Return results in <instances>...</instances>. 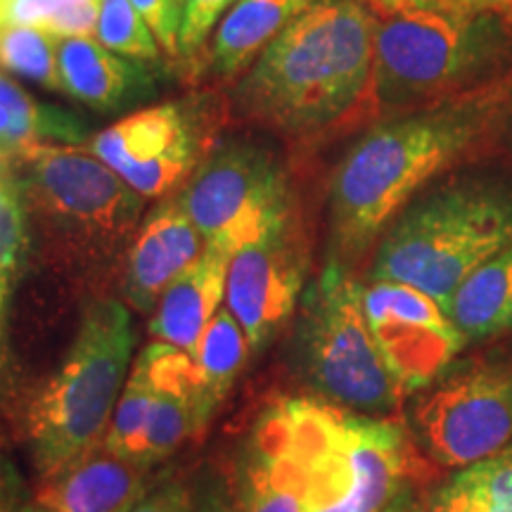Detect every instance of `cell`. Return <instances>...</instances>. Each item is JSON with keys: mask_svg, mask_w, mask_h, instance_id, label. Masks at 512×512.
<instances>
[{"mask_svg": "<svg viewBox=\"0 0 512 512\" xmlns=\"http://www.w3.org/2000/svg\"><path fill=\"white\" fill-rule=\"evenodd\" d=\"M512 131V67L470 91L377 121L330 181V259L351 268L434 178L491 157Z\"/></svg>", "mask_w": 512, "mask_h": 512, "instance_id": "1", "label": "cell"}, {"mask_svg": "<svg viewBox=\"0 0 512 512\" xmlns=\"http://www.w3.org/2000/svg\"><path fill=\"white\" fill-rule=\"evenodd\" d=\"M373 36L366 3L318 0L264 48L235 88V105L292 138L373 126Z\"/></svg>", "mask_w": 512, "mask_h": 512, "instance_id": "2", "label": "cell"}, {"mask_svg": "<svg viewBox=\"0 0 512 512\" xmlns=\"http://www.w3.org/2000/svg\"><path fill=\"white\" fill-rule=\"evenodd\" d=\"M261 420L297 470L304 512H382L425 477L413 434L392 418L299 396Z\"/></svg>", "mask_w": 512, "mask_h": 512, "instance_id": "3", "label": "cell"}, {"mask_svg": "<svg viewBox=\"0 0 512 512\" xmlns=\"http://www.w3.org/2000/svg\"><path fill=\"white\" fill-rule=\"evenodd\" d=\"M510 67L512 24L503 17L382 12L373 36L375 124L470 91Z\"/></svg>", "mask_w": 512, "mask_h": 512, "instance_id": "4", "label": "cell"}, {"mask_svg": "<svg viewBox=\"0 0 512 512\" xmlns=\"http://www.w3.org/2000/svg\"><path fill=\"white\" fill-rule=\"evenodd\" d=\"M136 330L131 313L112 297L83 306L79 330L62 366L29 403L27 444L38 477L50 479L93 456L124 392Z\"/></svg>", "mask_w": 512, "mask_h": 512, "instance_id": "5", "label": "cell"}, {"mask_svg": "<svg viewBox=\"0 0 512 512\" xmlns=\"http://www.w3.org/2000/svg\"><path fill=\"white\" fill-rule=\"evenodd\" d=\"M512 245V192L467 181L408 204L377 240L370 280L401 283L448 309L453 292L486 259Z\"/></svg>", "mask_w": 512, "mask_h": 512, "instance_id": "6", "label": "cell"}, {"mask_svg": "<svg viewBox=\"0 0 512 512\" xmlns=\"http://www.w3.org/2000/svg\"><path fill=\"white\" fill-rule=\"evenodd\" d=\"M22 159L17 183L29 219L57 256L81 271L110 268L136 238L143 195L93 152L34 145Z\"/></svg>", "mask_w": 512, "mask_h": 512, "instance_id": "7", "label": "cell"}, {"mask_svg": "<svg viewBox=\"0 0 512 512\" xmlns=\"http://www.w3.org/2000/svg\"><path fill=\"white\" fill-rule=\"evenodd\" d=\"M297 363L320 399L349 411L392 418L406 399L370 332L363 285L335 261L325 264L304 297Z\"/></svg>", "mask_w": 512, "mask_h": 512, "instance_id": "8", "label": "cell"}, {"mask_svg": "<svg viewBox=\"0 0 512 512\" xmlns=\"http://www.w3.org/2000/svg\"><path fill=\"white\" fill-rule=\"evenodd\" d=\"M420 453L446 470L512 444V358H482L422 389L411 413Z\"/></svg>", "mask_w": 512, "mask_h": 512, "instance_id": "9", "label": "cell"}, {"mask_svg": "<svg viewBox=\"0 0 512 512\" xmlns=\"http://www.w3.org/2000/svg\"><path fill=\"white\" fill-rule=\"evenodd\" d=\"M204 245L235 254L294 216L290 181L271 152L228 145L214 152L178 200Z\"/></svg>", "mask_w": 512, "mask_h": 512, "instance_id": "10", "label": "cell"}, {"mask_svg": "<svg viewBox=\"0 0 512 512\" xmlns=\"http://www.w3.org/2000/svg\"><path fill=\"white\" fill-rule=\"evenodd\" d=\"M363 311L389 373L406 396L441 380L467 347L448 313L415 287L370 280L363 285Z\"/></svg>", "mask_w": 512, "mask_h": 512, "instance_id": "11", "label": "cell"}, {"mask_svg": "<svg viewBox=\"0 0 512 512\" xmlns=\"http://www.w3.org/2000/svg\"><path fill=\"white\" fill-rule=\"evenodd\" d=\"M306 271V247L297 214L283 226L233 254L228 266L226 304L249 339V349H266L297 309Z\"/></svg>", "mask_w": 512, "mask_h": 512, "instance_id": "12", "label": "cell"}, {"mask_svg": "<svg viewBox=\"0 0 512 512\" xmlns=\"http://www.w3.org/2000/svg\"><path fill=\"white\" fill-rule=\"evenodd\" d=\"M204 238L178 204L147 216L126 249L124 297L133 309L155 311L159 297L204 254Z\"/></svg>", "mask_w": 512, "mask_h": 512, "instance_id": "13", "label": "cell"}, {"mask_svg": "<svg viewBox=\"0 0 512 512\" xmlns=\"http://www.w3.org/2000/svg\"><path fill=\"white\" fill-rule=\"evenodd\" d=\"M152 467L128 463L100 448L43 479L22 512H128L152 486Z\"/></svg>", "mask_w": 512, "mask_h": 512, "instance_id": "14", "label": "cell"}, {"mask_svg": "<svg viewBox=\"0 0 512 512\" xmlns=\"http://www.w3.org/2000/svg\"><path fill=\"white\" fill-rule=\"evenodd\" d=\"M233 254L204 247V254L166 287L150 320L155 342L171 344L192 354L226 297L228 266Z\"/></svg>", "mask_w": 512, "mask_h": 512, "instance_id": "15", "label": "cell"}, {"mask_svg": "<svg viewBox=\"0 0 512 512\" xmlns=\"http://www.w3.org/2000/svg\"><path fill=\"white\" fill-rule=\"evenodd\" d=\"M62 93L93 110H117L145 93V72L93 38H57Z\"/></svg>", "mask_w": 512, "mask_h": 512, "instance_id": "16", "label": "cell"}, {"mask_svg": "<svg viewBox=\"0 0 512 512\" xmlns=\"http://www.w3.org/2000/svg\"><path fill=\"white\" fill-rule=\"evenodd\" d=\"M230 479L240 512H304L297 470L261 418Z\"/></svg>", "mask_w": 512, "mask_h": 512, "instance_id": "17", "label": "cell"}, {"mask_svg": "<svg viewBox=\"0 0 512 512\" xmlns=\"http://www.w3.org/2000/svg\"><path fill=\"white\" fill-rule=\"evenodd\" d=\"M446 313L465 344L512 332V245L467 275Z\"/></svg>", "mask_w": 512, "mask_h": 512, "instance_id": "18", "label": "cell"}, {"mask_svg": "<svg viewBox=\"0 0 512 512\" xmlns=\"http://www.w3.org/2000/svg\"><path fill=\"white\" fill-rule=\"evenodd\" d=\"M313 3L318 0H238L211 43V67L223 76L242 74Z\"/></svg>", "mask_w": 512, "mask_h": 512, "instance_id": "19", "label": "cell"}, {"mask_svg": "<svg viewBox=\"0 0 512 512\" xmlns=\"http://www.w3.org/2000/svg\"><path fill=\"white\" fill-rule=\"evenodd\" d=\"M188 136L176 105L131 114L93 138L91 152L119 176L138 169Z\"/></svg>", "mask_w": 512, "mask_h": 512, "instance_id": "20", "label": "cell"}, {"mask_svg": "<svg viewBox=\"0 0 512 512\" xmlns=\"http://www.w3.org/2000/svg\"><path fill=\"white\" fill-rule=\"evenodd\" d=\"M427 512H512V444L453 470L427 498Z\"/></svg>", "mask_w": 512, "mask_h": 512, "instance_id": "21", "label": "cell"}, {"mask_svg": "<svg viewBox=\"0 0 512 512\" xmlns=\"http://www.w3.org/2000/svg\"><path fill=\"white\" fill-rule=\"evenodd\" d=\"M247 351L249 339L233 313L228 309L216 311V316L211 318L195 351H192L204 384V394H207V401L214 411L245 366Z\"/></svg>", "mask_w": 512, "mask_h": 512, "instance_id": "22", "label": "cell"}, {"mask_svg": "<svg viewBox=\"0 0 512 512\" xmlns=\"http://www.w3.org/2000/svg\"><path fill=\"white\" fill-rule=\"evenodd\" d=\"M152 399H155V389L143 370L133 363L124 392L114 408L110 430L105 434V444H102L105 451L128 463L150 467L145 463V439Z\"/></svg>", "mask_w": 512, "mask_h": 512, "instance_id": "23", "label": "cell"}, {"mask_svg": "<svg viewBox=\"0 0 512 512\" xmlns=\"http://www.w3.org/2000/svg\"><path fill=\"white\" fill-rule=\"evenodd\" d=\"M0 67L50 91H62L57 38L38 27L0 29Z\"/></svg>", "mask_w": 512, "mask_h": 512, "instance_id": "24", "label": "cell"}, {"mask_svg": "<svg viewBox=\"0 0 512 512\" xmlns=\"http://www.w3.org/2000/svg\"><path fill=\"white\" fill-rule=\"evenodd\" d=\"M95 41L114 55L152 62L159 57L157 38L131 0H100Z\"/></svg>", "mask_w": 512, "mask_h": 512, "instance_id": "25", "label": "cell"}, {"mask_svg": "<svg viewBox=\"0 0 512 512\" xmlns=\"http://www.w3.org/2000/svg\"><path fill=\"white\" fill-rule=\"evenodd\" d=\"M29 247V211L24 204L19 183L5 174L0 166V290L8 285L17 268L22 266Z\"/></svg>", "mask_w": 512, "mask_h": 512, "instance_id": "26", "label": "cell"}, {"mask_svg": "<svg viewBox=\"0 0 512 512\" xmlns=\"http://www.w3.org/2000/svg\"><path fill=\"white\" fill-rule=\"evenodd\" d=\"M192 166H195V145H192L190 136H185L183 140H178L171 150H166L164 155L138 166V169L128 171V174L121 178H124L138 195L159 197L171 188H176V185L190 174Z\"/></svg>", "mask_w": 512, "mask_h": 512, "instance_id": "27", "label": "cell"}, {"mask_svg": "<svg viewBox=\"0 0 512 512\" xmlns=\"http://www.w3.org/2000/svg\"><path fill=\"white\" fill-rule=\"evenodd\" d=\"M190 512H240L233 479L214 465H202L188 482Z\"/></svg>", "mask_w": 512, "mask_h": 512, "instance_id": "28", "label": "cell"}, {"mask_svg": "<svg viewBox=\"0 0 512 512\" xmlns=\"http://www.w3.org/2000/svg\"><path fill=\"white\" fill-rule=\"evenodd\" d=\"M375 15L399 10L460 12V15H496L512 24V0H361Z\"/></svg>", "mask_w": 512, "mask_h": 512, "instance_id": "29", "label": "cell"}, {"mask_svg": "<svg viewBox=\"0 0 512 512\" xmlns=\"http://www.w3.org/2000/svg\"><path fill=\"white\" fill-rule=\"evenodd\" d=\"M238 0H185L181 36H178V50L192 53L207 41L209 31L219 22V17L230 5Z\"/></svg>", "mask_w": 512, "mask_h": 512, "instance_id": "30", "label": "cell"}, {"mask_svg": "<svg viewBox=\"0 0 512 512\" xmlns=\"http://www.w3.org/2000/svg\"><path fill=\"white\" fill-rule=\"evenodd\" d=\"M100 0H69L38 29L55 38H91L98 31Z\"/></svg>", "mask_w": 512, "mask_h": 512, "instance_id": "31", "label": "cell"}, {"mask_svg": "<svg viewBox=\"0 0 512 512\" xmlns=\"http://www.w3.org/2000/svg\"><path fill=\"white\" fill-rule=\"evenodd\" d=\"M131 3L155 34L159 46L169 55H176L183 24V12L178 8L181 0H131Z\"/></svg>", "mask_w": 512, "mask_h": 512, "instance_id": "32", "label": "cell"}, {"mask_svg": "<svg viewBox=\"0 0 512 512\" xmlns=\"http://www.w3.org/2000/svg\"><path fill=\"white\" fill-rule=\"evenodd\" d=\"M69 0H0V29L41 27Z\"/></svg>", "mask_w": 512, "mask_h": 512, "instance_id": "33", "label": "cell"}, {"mask_svg": "<svg viewBox=\"0 0 512 512\" xmlns=\"http://www.w3.org/2000/svg\"><path fill=\"white\" fill-rule=\"evenodd\" d=\"M31 491L17 460L0 444V512H22L29 503Z\"/></svg>", "mask_w": 512, "mask_h": 512, "instance_id": "34", "label": "cell"}, {"mask_svg": "<svg viewBox=\"0 0 512 512\" xmlns=\"http://www.w3.org/2000/svg\"><path fill=\"white\" fill-rule=\"evenodd\" d=\"M128 512H190L188 484L166 479L150 486V491Z\"/></svg>", "mask_w": 512, "mask_h": 512, "instance_id": "35", "label": "cell"}, {"mask_svg": "<svg viewBox=\"0 0 512 512\" xmlns=\"http://www.w3.org/2000/svg\"><path fill=\"white\" fill-rule=\"evenodd\" d=\"M382 512H427V501H422V498L415 494V486H411V489L401 491V494Z\"/></svg>", "mask_w": 512, "mask_h": 512, "instance_id": "36", "label": "cell"}, {"mask_svg": "<svg viewBox=\"0 0 512 512\" xmlns=\"http://www.w3.org/2000/svg\"><path fill=\"white\" fill-rule=\"evenodd\" d=\"M27 150H29L27 145H19V143H15V140L0 138V164H8L12 157H24V152Z\"/></svg>", "mask_w": 512, "mask_h": 512, "instance_id": "37", "label": "cell"}, {"mask_svg": "<svg viewBox=\"0 0 512 512\" xmlns=\"http://www.w3.org/2000/svg\"><path fill=\"white\" fill-rule=\"evenodd\" d=\"M3 297H5V292H3V290H0V304H3Z\"/></svg>", "mask_w": 512, "mask_h": 512, "instance_id": "38", "label": "cell"}]
</instances>
